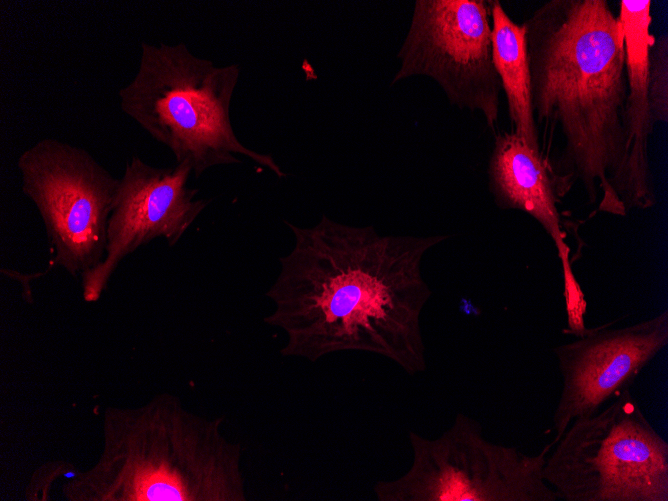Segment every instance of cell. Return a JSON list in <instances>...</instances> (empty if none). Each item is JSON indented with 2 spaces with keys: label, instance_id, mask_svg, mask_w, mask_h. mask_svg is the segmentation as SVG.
<instances>
[{
  "label": "cell",
  "instance_id": "4",
  "mask_svg": "<svg viewBox=\"0 0 668 501\" xmlns=\"http://www.w3.org/2000/svg\"><path fill=\"white\" fill-rule=\"evenodd\" d=\"M239 77L238 64L218 66L184 43L142 42L137 71L118 92L120 108L195 178L240 163L238 156L284 177L270 154L248 148L235 134L230 108Z\"/></svg>",
  "mask_w": 668,
  "mask_h": 501
},
{
  "label": "cell",
  "instance_id": "8",
  "mask_svg": "<svg viewBox=\"0 0 668 501\" xmlns=\"http://www.w3.org/2000/svg\"><path fill=\"white\" fill-rule=\"evenodd\" d=\"M491 33L489 0H416L391 85L429 77L453 106L479 112L494 132L502 87Z\"/></svg>",
  "mask_w": 668,
  "mask_h": 501
},
{
  "label": "cell",
  "instance_id": "6",
  "mask_svg": "<svg viewBox=\"0 0 668 501\" xmlns=\"http://www.w3.org/2000/svg\"><path fill=\"white\" fill-rule=\"evenodd\" d=\"M412 464L397 479L379 481V501H555L542 477L553 445L536 455L489 441L480 423L458 413L438 438L410 431Z\"/></svg>",
  "mask_w": 668,
  "mask_h": 501
},
{
  "label": "cell",
  "instance_id": "5",
  "mask_svg": "<svg viewBox=\"0 0 668 501\" xmlns=\"http://www.w3.org/2000/svg\"><path fill=\"white\" fill-rule=\"evenodd\" d=\"M547 456L545 482L565 501H668V443L630 389L571 422Z\"/></svg>",
  "mask_w": 668,
  "mask_h": 501
},
{
  "label": "cell",
  "instance_id": "11",
  "mask_svg": "<svg viewBox=\"0 0 668 501\" xmlns=\"http://www.w3.org/2000/svg\"><path fill=\"white\" fill-rule=\"evenodd\" d=\"M487 175L495 204L527 213L553 241L562 264L567 323H583L587 303L571 268L557 208L560 198L546 161L514 132H500L495 135Z\"/></svg>",
  "mask_w": 668,
  "mask_h": 501
},
{
  "label": "cell",
  "instance_id": "12",
  "mask_svg": "<svg viewBox=\"0 0 668 501\" xmlns=\"http://www.w3.org/2000/svg\"><path fill=\"white\" fill-rule=\"evenodd\" d=\"M651 0H621V23L628 83L626 127L628 138V208L645 210L657 203L649 166V139L654 130L648 101V52L655 36Z\"/></svg>",
  "mask_w": 668,
  "mask_h": 501
},
{
  "label": "cell",
  "instance_id": "10",
  "mask_svg": "<svg viewBox=\"0 0 668 501\" xmlns=\"http://www.w3.org/2000/svg\"><path fill=\"white\" fill-rule=\"evenodd\" d=\"M668 344V311L624 327L587 329L553 348L562 389L553 414L554 446L577 418L590 416L630 387Z\"/></svg>",
  "mask_w": 668,
  "mask_h": 501
},
{
  "label": "cell",
  "instance_id": "14",
  "mask_svg": "<svg viewBox=\"0 0 668 501\" xmlns=\"http://www.w3.org/2000/svg\"><path fill=\"white\" fill-rule=\"evenodd\" d=\"M648 101L652 121L668 123V36L654 38L648 52Z\"/></svg>",
  "mask_w": 668,
  "mask_h": 501
},
{
  "label": "cell",
  "instance_id": "1",
  "mask_svg": "<svg viewBox=\"0 0 668 501\" xmlns=\"http://www.w3.org/2000/svg\"><path fill=\"white\" fill-rule=\"evenodd\" d=\"M292 250L279 259L264 321L285 332L281 354L316 362L367 352L410 375L426 369L420 317L431 297L424 255L448 235H383L327 216L311 227L285 222Z\"/></svg>",
  "mask_w": 668,
  "mask_h": 501
},
{
  "label": "cell",
  "instance_id": "7",
  "mask_svg": "<svg viewBox=\"0 0 668 501\" xmlns=\"http://www.w3.org/2000/svg\"><path fill=\"white\" fill-rule=\"evenodd\" d=\"M21 190L35 205L50 245L51 266L84 276L104 259L119 178L86 149L43 138L17 159Z\"/></svg>",
  "mask_w": 668,
  "mask_h": 501
},
{
  "label": "cell",
  "instance_id": "3",
  "mask_svg": "<svg viewBox=\"0 0 668 501\" xmlns=\"http://www.w3.org/2000/svg\"><path fill=\"white\" fill-rule=\"evenodd\" d=\"M223 419L187 410L161 394L135 408H108L103 448L88 470L65 481L71 501H245L242 450Z\"/></svg>",
  "mask_w": 668,
  "mask_h": 501
},
{
  "label": "cell",
  "instance_id": "2",
  "mask_svg": "<svg viewBox=\"0 0 668 501\" xmlns=\"http://www.w3.org/2000/svg\"><path fill=\"white\" fill-rule=\"evenodd\" d=\"M539 152L559 198L580 185L598 211L628 208V83L621 23L606 0H549L523 22Z\"/></svg>",
  "mask_w": 668,
  "mask_h": 501
},
{
  "label": "cell",
  "instance_id": "13",
  "mask_svg": "<svg viewBox=\"0 0 668 501\" xmlns=\"http://www.w3.org/2000/svg\"><path fill=\"white\" fill-rule=\"evenodd\" d=\"M489 5L492 59L506 96L512 132L539 152L531 106L526 28L523 23H515L498 0H489Z\"/></svg>",
  "mask_w": 668,
  "mask_h": 501
},
{
  "label": "cell",
  "instance_id": "9",
  "mask_svg": "<svg viewBox=\"0 0 668 501\" xmlns=\"http://www.w3.org/2000/svg\"><path fill=\"white\" fill-rule=\"evenodd\" d=\"M191 174L187 163L161 168L138 156L126 163L108 221L105 257L81 277L86 302L100 298L123 259L137 249L158 238L174 246L183 237L209 204L188 186Z\"/></svg>",
  "mask_w": 668,
  "mask_h": 501
}]
</instances>
